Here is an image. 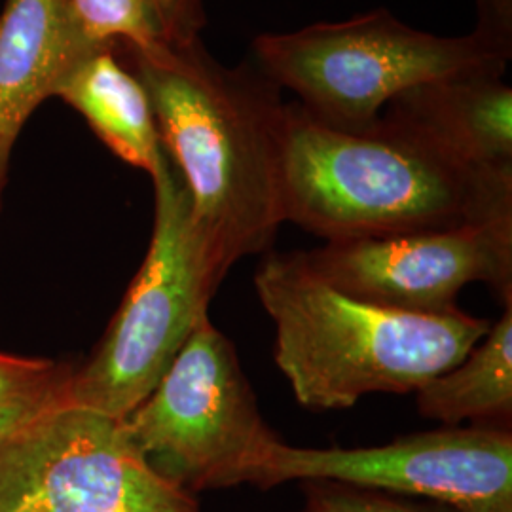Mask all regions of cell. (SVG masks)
<instances>
[{"label":"cell","mask_w":512,"mask_h":512,"mask_svg":"<svg viewBox=\"0 0 512 512\" xmlns=\"http://www.w3.org/2000/svg\"><path fill=\"white\" fill-rule=\"evenodd\" d=\"M414 397L421 418L444 427L473 421L478 427L511 429L512 302L458 365L425 382Z\"/></svg>","instance_id":"13"},{"label":"cell","mask_w":512,"mask_h":512,"mask_svg":"<svg viewBox=\"0 0 512 512\" xmlns=\"http://www.w3.org/2000/svg\"><path fill=\"white\" fill-rule=\"evenodd\" d=\"M164 21L169 38L190 37L200 35L202 21L188 18L183 10L177 6V0H150Z\"/></svg>","instance_id":"17"},{"label":"cell","mask_w":512,"mask_h":512,"mask_svg":"<svg viewBox=\"0 0 512 512\" xmlns=\"http://www.w3.org/2000/svg\"><path fill=\"white\" fill-rule=\"evenodd\" d=\"M122 425L158 475L196 497L251 486L281 440L258 408L236 346L209 317Z\"/></svg>","instance_id":"6"},{"label":"cell","mask_w":512,"mask_h":512,"mask_svg":"<svg viewBox=\"0 0 512 512\" xmlns=\"http://www.w3.org/2000/svg\"><path fill=\"white\" fill-rule=\"evenodd\" d=\"M54 97L82 114L93 133L126 164L152 175L164 160L147 92L120 63L114 44L99 46L76 61Z\"/></svg>","instance_id":"12"},{"label":"cell","mask_w":512,"mask_h":512,"mask_svg":"<svg viewBox=\"0 0 512 512\" xmlns=\"http://www.w3.org/2000/svg\"><path fill=\"white\" fill-rule=\"evenodd\" d=\"M281 192L285 222L327 243L512 220V167L467 162L385 112L346 131L287 105Z\"/></svg>","instance_id":"2"},{"label":"cell","mask_w":512,"mask_h":512,"mask_svg":"<svg viewBox=\"0 0 512 512\" xmlns=\"http://www.w3.org/2000/svg\"><path fill=\"white\" fill-rule=\"evenodd\" d=\"M256 296L275 329V365L302 406L346 410L374 393H414L458 365L492 327L456 310H387L329 285L304 251L258 264Z\"/></svg>","instance_id":"3"},{"label":"cell","mask_w":512,"mask_h":512,"mask_svg":"<svg viewBox=\"0 0 512 512\" xmlns=\"http://www.w3.org/2000/svg\"><path fill=\"white\" fill-rule=\"evenodd\" d=\"M306 258L334 289L387 310L452 313L471 283H486L505 304L512 302V220L330 241Z\"/></svg>","instance_id":"9"},{"label":"cell","mask_w":512,"mask_h":512,"mask_svg":"<svg viewBox=\"0 0 512 512\" xmlns=\"http://www.w3.org/2000/svg\"><path fill=\"white\" fill-rule=\"evenodd\" d=\"M177 6L183 10L188 18L202 21V10H200V0H177Z\"/></svg>","instance_id":"18"},{"label":"cell","mask_w":512,"mask_h":512,"mask_svg":"<svg viewBox=\"0 0 512 512\" xmlns=\"http://www.w3.org/2000/svg\"><path fill=\"white\" fill-rule=\"evenodd\" d=\"M114 46L143 84L194 220L224 266L266 253L285 224L281 88L253 59L222 65L200 35Z\"/></svg>","instance_id":"1"},{"label":"cell","mask_w":512,"mask_h":512,"mask_svg":"<svg viewBox=\"0 0 512 512\" xmlns=\"http://www.w3.org/2000/svg\"><path fill=\"white\" fill-rule=\"evenodd\" d=\"M336 480L467 509L512 507V429L442 427L368 448H300L279 440L251 486Z\"/></svg>","instance_id":"8"},{"label":"cell","mask_w":512,"mask_h":512,"mask_svg":"<svg viewBox=\"0 0 512 512\" xmlns=\"http://www.w3.org/2000/svg\"><path fill=\"white\" fill-rule=\"evenodd\" d=\"M99 46L65 0H6L0 14V207L19 133L61 78Z\"/></svg>","instance_id":"10"},{"label":"cell","mask_w":512,"mask_h":512,"mask_svg":"<svg viewBox=\"0 0 512 512\" xmlns=\"http://www.w3.org/2000/svg\"><path fill=\"white\" fill-rule=\"evenodd\" d=\"M0 512H202L122 420L67 404L0 439Z\"/></svg>","instance_id":"7"},{"label":"cell","mask_w":512,"mask_h":512,"mask_svg":"<svg viewBox=\"0 0 512 512\" xmlns=\"http://www.w3.org/2000/svg\"><path fill=\"white\" fill-rule=\"evenodd\" d=\"M73 368L0 353V439L69 403Z\"/></svg>","instance_id":"14"},{"label":"cell","mask_w":512,"mask_h":512,"mask_svg":"<svg viewBox=\"0 0 512 512\" xmlns=\"http://www.w3.org/2000/svg\"><path fill=\"white\" fill-rule=\"evenodd\" d=\"M306 512H512V507L467 509L450 503L389 494L336 480H302Z\"/></svg>","instance_id":"16"},{"label":"cell","mask_w":512,"mask_h":512,"mask_svg":"<svg viewBox=\"0 0 512 512\" xmlns=\"http://www.w3.org/2000/svg\"><path fill=\"white\" fill-rule=\"evenodd\" d=\"M154 228L145 262L92 359L73 370L69 403L122 420L160 384L230 272L192 215L179 169L164 154L150 175Z\"/></svg>","instance_id":"5"},{"label":"cell","mask_w":512,"mask_h":512,"mask_svg":"<svg viewBox=\"0 0 512 512\" xmlns=\"http://www.w3.org/2000/svg\"><path fill=\"white\" fill-rule=\"evenodd\" d=\"M511 0H478L476 29L437 37L387 10L253 42V63L275 86L300 97V107L330 128L359 131L401 93L423 84L505 74L512 55Z\"/></svg>","instance_id":"4"},{"label":"cell","mask_w":512,"mask_h":512,"mask_svg":"<svg viewBox=\"0 0 512 512\" xmlns=\"http://www.w3.org/2000/svg\"><path fill=\"white\" fill-rule=\"evenodd\" d=\"M385 114L420 129L467 162L512 167V88L503 74L423 84L395 97Z\"/></svg>","instance_id":"11"},{"label":"cell","mask_w":512,"mask_h":512,"mask_svg":"<svg viewBox=\"0 0 512 512\" xmlns=\"http://www.w3.org/2000/svg\"><path fill=\"white\" fill-rule=\"evenodd\" d=\"M78 27L95 44L148 48L169 38L150 0H65Z\"/></svg>","instance_id":"15"},{"label":"cell","mask_w":512,"mask_h":512,"mask_svg":"<svg viewBox=\"0 0 512 512\" xmlns=\"http://www.w3.org/2000/svg\"><path fill=\"white\" fill-rule=\"evenodd\" d=\"M296 512H306V511H304V509H300V511H296Z\"/></svg>","instance_id":"19"}]
</instances>
